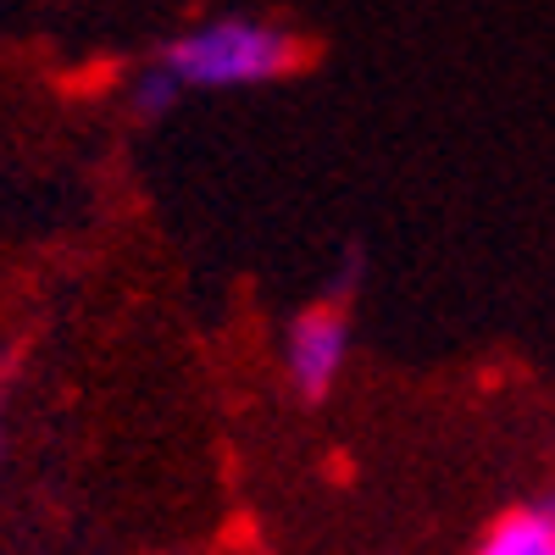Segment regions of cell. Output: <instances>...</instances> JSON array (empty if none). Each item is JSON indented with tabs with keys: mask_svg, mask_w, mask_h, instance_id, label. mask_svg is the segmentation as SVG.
<instances>
[{
	"mask_svg": "<svg viewBox=\"0 0 555 555\" xmlns=\"http://www.w3.org/2000/svg\"><path fill=\"white\" fill-rule=\"evenodd\" d=\"M183 89H250L272 83L300 62V39L261 17H211L156 51Z\"/></svg>",
	"mask_w": 555,
	"mask_h": 555,
	"instance_id": "obj_1",
	"label": "cell"
},
{
	"mask_svg": "<svg viewBox=\"0 0 555 555\" xmlns=\"http://www.w3.org/2000/svg\"><path fill=\"white\" fill-rule=\"evenodd\" d=\"M350 361V322L334 306H311L289 322L284 334V366H289V384L306 400H322L334 389V378L345 373Z\"/></svg>",
	"mask_w": 555,
	"mask_h": 555,
	"instance_id": "obj_2",
	"label": "cell"
},
{
	"mask_svg": "<svg viewBox=\"0 0 555 555\" xmlns=\"http://www.w3.org/2000/svg\"><path fill=\"white\" fill-rule=\"evenodd\" d=\"M478 555H555V494H544L539 505H522V512H505Z\"/></svg>",
	"mask_w": 555,
	"mask_h": 555,
	"instance_id": "obj_3",
	"label": "cell"
},
{
	"mask_svg": "<svg viewBox=\"0 0 555 555\" xmlns=\"http://www.w3.org/2000/svg\"><path fill=\"white\" fill-rule=\"evenodd\" d=\"M178 95H183V83H178V73L162 67V62L139 67V78L128 83V106H133V117H167V112L178 106Z\"/></svg>",
	"mask_w": 555,
	"mask_h": 555,
	"instance_id": "obj_4",
	"label": "cell"
}]
</instances>
